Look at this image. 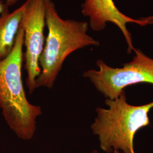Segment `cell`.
<instances>
[{
  "label": "cell",
  "instance_id": "6da1fadb",
  "mask_svg": "<svg viewBox=\"0 0 153 153\" xmlns=\"http://www.w3.org/2000/svg\"><path fill=\"white\" fill-rule=\"evenodd\" d=\"M24 31L21 25L10 53L0 61V108L7 124L19 138L29 141L36 130L42 108L28 100L22 79Z\"/></svg>",
  "mask_w": 153,
  "mask_h": 153
},
{
  "label": "cell",
  "instance_id": "7a4b0ae2",
  "mask_svg": "<svg viewBox=\"0 0 153 153\" xmlns=\"http://www.w3.org/2000/svg\"><path fill=\"white\" fill-rule=\"evenodd\" d=\"M45 22L48 33L39 59L41 73L36 88H52L66 59L78 49L100 45L88 34V22L62 18L52 0H45Z\"/></svg>",
  "mask_w": 153,
  "mask_h": 153
},
{
  "label": "cell",
  "instance_id": "3957f363",
  "mask_svg": "<svg viewBox=\"0 0 153 153\" xmlns=\"http://www.w3.org/2000/svg\"><path fill=\"white\" fill-rule=\"evenodd\" d=\"M105 104L107 108H97L91 126L93 134L98 137L100 148L107 153L114 150L136 153L134 138L137 131L150 124L149 114L153 102L142 105L129 104L124 91L115 99H106Z\"/></svg>",
  "mask_w": 153,
  "mask_h": 153
},
{
  "label": "cell",
  "instance_id": "277c9868",
  "mask_svg": "<svg viewBox=\"0 0 153 153\" xmlns=\"http://www.w3.org/2000/svg\"><path fill=\"white\" fill-rule=\"evenodd\" d=\"M132 60L121 68H114L104 61H97L98 70L85 71L83 76L88 78L99 92L106 99H115L124 91L126 88L137 83L153 85V59L139 49Z\"/></svg>",
  "mask_w": 153,
  "mask_h": 153
},
{
  "label": "cell",
  "instance_id": "5b68a950",
  "mask_svg": "<svg viewBox=\"0 0 153 153\" xmlns=\"http://www.w3.org/2000/svg\"><path fill=\"white\" fill-rule=\"evenodd\" d=\"M26 7L21 25L24 31L23 55L25 69L27 73L26 86L29 93L35 90V83L40 73L39 59L45 44V0H26Z\"/></svg>",
  "mask_w": 153,
  "mask_h": 153
},
{
  "label": "cell",
  "instance_id": "8992f818",
  "mask_svg": "<svg viewBox=\"0 0 153 153\" xmlns=\"http://www.w3.org/2000/svg\"><path fill=\"white\" fill-rule=\"evenodd\" d=\"M82 14L88 19L89 27L93 31L99 32L111 23L120 30L128 45V52L134 51L131 35L127 28L129 23H134L141 26L148 25L145 18L134 19L127 16L119 10L114 0H83L81 5Z\"/></svg>",
  "mask_w": 153,
  "mask_h": 153
},
{
  "label": "cell",
  "instance_id": "52a82bcc",
  "mask_svg": "<svg viewBox=\"0 0 153 153\" xmlns=\"http://www.w3.org/2000/svg\"><path fill=\"white\" fill-rule=\"evenodd\" d=\"M26 5L25 1L15 10L0 16V61L10 53L14 46Z\"/></svg>",
  "mask_w": 153,
  "mask_h": 153
},
{
  "label": "cell",
  "instance_id": "ba28073f",
  "mask_svg": "<svg viewBox=\"0 0 153 153\" xmlns=\"http://www.w3.org/2000/svg\"><path fill=\"white\" fill-rule=\"evenodd\" d=\"M19 0H0V16L9 12V8Z\"/></svg>",
  "mask_w": 153,
  "mask_h": 153
},
{
  "label": "cell",
  "instance_id": "9c48e42d",
  "mask_svg": "<svg viewBox=\"0 0 153 153\" xmlns=\"http://www.w3.org/2000/svg\"><path fill=\"white\" fill-rule=\"evenodd\" d=\"M148 21L149 25H153V16L145 17Z\"/></svg>",
  "mask_w": 153,
  "mask_h": 153
},
{
  "label": "cell",
  "instance_id": "30bf717a",
  "mask_svg": "<svg viewBox=\"0 0 153 153\" xmlns=\"http://www.w3.org/2000/svg\"><path fill=\"white\" fill-rule=\"evenodd\" d=\"M112 153H120V151H118V150H114Z\"/></svg>",
  "mask_w": 153,
  "mask_h": 153
},
{
  "label": "cell",
  "instance_id": "8fae6325",
  "mask_svg": "<svg viewBox=\"0 0 153 153\" xmlns=\"http://www.w3.org/2000/svg\"><path fill=\"white\" fill-rule=\"evenodd\" d=\"M91 153H98V151L97 150H94L92 151Z\"/></svg>",
  "mask_w": 153,
  "mask_h": 153
}]
</instances>
